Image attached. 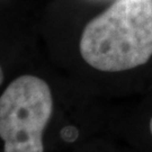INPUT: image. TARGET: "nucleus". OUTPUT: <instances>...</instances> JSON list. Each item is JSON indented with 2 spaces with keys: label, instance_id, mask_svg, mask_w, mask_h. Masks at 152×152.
I'll return each mask as SVG.
<instances>
[{
  "label": "nucleus",
  "instance_id": "obj_4",
  "mask_svg": "<svg viewBox=\"0 0 152 152\" xmlns=\"http://www.w3.org/2000/svg\"><path fill=\"white\" fill-rule=\"evenodd\" d=\"M2 81H4V70H2V68L0 65V86H1Z\"/></svg>",
  "mask_w": 152,
  "mask_h": 152
},
{
  "label": "nucleus",
  "instance_id": "obj_3",
  "mask_svg": "<svg viewBox=\"0 0 152 152\" xmlns=\"http://www.w3.org/2000/svg\"><path fill=\"white\" fill-rule=\"evenodd\" d=\"M62 139L66 142H73L78 137V130L73 126H66L61 131Z\"/></svg>",
  "mask_w": 152,
  "mask_h": 152
},
{
  "label": "nucleus",
  "instance_id": "obj_2",
  "mask_svg": "<svg viewBox=\"0 0 152 152\" xmlns=\"http://www.w3.org/2000/svg\"><path fill=\"white\" fill-rule=\"evenodd\" d=\"M53 113L49 85L23 75L0 96V139L4 152H44L43 133Z\"/></svg>",
  "mask_w": 152,
  "mask_h": 152
},
{
  "label": "nucleus",
  "instance_id": "obj_1",
  "mask_svg": "<svg viewBox=\"0 0 152 152\" xmlns=\"http://www.w3.org/2000/svg\"><path fill=\"white\" fill-rule=\"evenodd\" d=\"M79 49L86 63L99 71L145 64L152 56V0H117L88 23Z\"/></svg>",
  "mask_w": 152,
  "mask_h": 152
},
{
  "label": "nucleus",
  "instance_id": "obj_5",
  "mask_svg": "<svg viewBox=\"0 0 152 152\" xmlns=\"http://www.w3.org/2000/svg\"><path fill=\"white\" fill-rule=\"evenodd\" d=\"M150 132H151V134H152V117H151V120H150Z\"/></svg>",
  "mask_w": 152,
  "mask_h": 152
}]
</instances>
